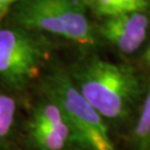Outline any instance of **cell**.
Instances as JSON below:
<instances>
[{
    "instance_id": "1",
    "label": "cell",
    "mask_w": 150,
    "mask_h": 150,
    "mask_svg": "<svg viewBox=\"0 0 150 150\" xmlns=\"http://www.w3.org/2000/svg\"><path fill=\"white\" fill-rule=\"evenodd\" d=\"M78 90L109 126H127L138 111L145 87L137 69L88 54L69 70Z\"/></svg>"
},
{
    "instance_id": "2",
    "label": "cell",
    "mask_w": 150,
    "mask_h": 150,
    "mask_svg": "<svg viewBox=\"0 0 150 150\" xmlns=\"http://www.w3.org/2000/svg\"><path fill=\"white\" fill-rule=\"evenodd\" d=\"M6 19L8 25L62 38L81 48L90 49L97 42L83 0H19Z\"/></svg>"
},
{
    "instance_id": "3",
    "label": "cell",
    "mask_w": 150,
    "mask_h": 150,
    "mask_svg": "<svg viewBox=\"0 0 150 150\" xmlns=\"http://www.w3.org/2000/svg\"><path fill=\"white\" fill-rule=\"evenodd\" d=\"M43 96L62 109L75 134L76 148L85 150H117L109 125L82 96L68 70L54 68L41 78Z\"/></svg>"
},
{
    "instance_id": "4",
    "label": "cell",
    "mask_w": 150,
    "mask_h": 150,
    "mask_svg": "<svg viewBox=\"0 0 150 150\" xmlns=\"http://www.w3.org/2000/svg\"><path fill=\"white\" fill-rule=\"evenodd\" d=\"M54 49L47 35L26 28L0 26V86L23 92L41 75Z\"/></svg>"
},
{
    "instance_id": "5",
    "label": "cell",
    "mask_w": 150,
    "mask_h": 150,
    "mask_svg": "<svg viewBox=\"0 0 150 150\" xmlns=\"http://www.w3.org/2000/svg\"><path fill=\"white\" fill-rule=\"evenodd\" d=\"M28 146L32 150H69L76 148L75 134L62 109L45 97L33 107L26 126Z\"/></svg>"
},
{
    "instance_id": "6",
    "label": "cell",
    "mask_w": 150,
    "mask_h": 150,
    "mask_svg": "<svg viewBox=\"0 0 150 150\" xmlns=\"http://www.w3.org/2000/svg\"><path fill=\"white\" fill-rule=\"evenodd\" d=\"M147 10L102 17L96 30L105 41L120 54H132L142 47L148 37L150 16Z\"/></svg>"
},
{
    "instance_id": "7",
    "label": "cell",
    "mask_w": 150,
    "mask_h": 150,
    "mask_svg": "<svg viewBox=\"0 0 150 150\" xmlns=\"http://www.w3.org/2000/svg\"><path fill=\"white\" fill-rule=\"evenodd\" d=\"M130 150H150V79L128 136Z\"/></svg>"
},
{
    "instance_id": "8",
    "label": "cell",
    "mask_w": 150,
    "mask_h": 150,
    "mask_svg": "<svg viewBox=\"0 0 150 150\" xmlns=\"http://www.w3.org/2000/svg\"><path fill=\"white\" fill-rule=\"evenodd\" d=\"M17 121V103L15 98L0 92V150H6L15 137Z\"/></svg>"
},
{
    "instance_id": "9",
    "label": "cell",
    "mask_w": 150,
    "mask_h": 150,
    "mask_svg": "<svg viewBox=\"0 0 150 150\" xmlns=\"http://www.w3.org/2000/svg\"><path fill=\"white\" fill-rule=\"evenodd\" d=\"M83 2L88 10L101 18L149 8L148 0H83Z\"/></svg>"
},
{
    "instance_id": "10",
    "label": "cell",
    "mask_w": 150,
    "mask_h": 150,
    "mask_svg": "<svg viewBox=\"0 0 150 150\" xmlns=\"http://www.w3.org/2000/svg\"><path fill=\"white\" fill-rule=\"evenodd\" d=\"M17 1L19 0H0V25Z\"/></svg>"
},
{
    "instance_id": "11",
    "label": "cell",
    "mask_w": 150,
    "mask_h": 150,
    "mask_svg": "<svg viewBox=\"0 0 150 150\" xmlns=\"http://www.w3.org/2000/svg\"><path fill=\"white\" fill-rule=\"evenodd\" d=\"M141 61H142V64H145L147 68H150V42L148 45V47L146 48L142 57H141Z\"/></svg>"
},
{
    "instance_id": "12",
    "label": "cell",
    "mask_w": 150,
    "mask_h": 150,
    "mask_svg": "<svg viewBox=\"0 0 150 150\" xmlns=\"http://www.w3.org/2000/svg\"><path fill=\"white\" fill-rule=\"evenodd\" d=\"M75 150H85V149H81V148H75Z\"/></svg>"
},
{
    "instance_id": "13",
    "label": "cell",
    "mask_w": 150,
    "mask_h": 150,
    "mask_svg": "<svg viewBox=\"0 0 150 150\" xmlns=\"http://www.w3.org/2000/svg\"><path fill=\"white\" fill-rule=\"evenodd\" d=\"M148 1H150V0H148Z\"/></svg>"
}]
</instances>
